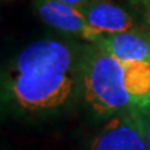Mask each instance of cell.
<instances>
[{"label":"cell","mask_w":150,"mask_h":150,"mask_svg":"<svg viewBox=\"0 0 150 150\" xmlns=\"http://www.w3.org/2000/svg\"><path fill=\"white\" fill-rule=\"evenodd\" d=\"M80 85V56L70 45L40 39L25 46L8 69L4 98L23 114H45L67 105Z\"/></svg>","instance_id":"obj_1"},{"label":"cell","mask_w":150,"mask_h":150,"mask_svg":"<svg viewBox=\"0 0 150 150\" xmlns=\"http://www.w3.org/2000/svg\"><path fill=\"white\" fill-rule=\"evenodd\" d=\"M80 88L86 105L101 118L135 106L125 81L123 62L95 45L80 56Z\"/></svg>","instance_id":"obj_2"},{"label":"cell","mask_w":150,"mask_h":150,"mask_svg":"<svg viewBox=\"0 0 150 150\" xmlns=\"http://www.w3.org/2000/svg\"><path fill=\"white\" fill-rule=\"evenodd\" d=\"M88 150H148L135 116L130 110L108 118L91 138Z\"/></svg>","instance_id":"obj_3"},{"label":"cell","mask_w":150,"mask_h":150,"mask_svg":"<svg viewBox=\"0 0 150 150\" xmlns=\"http://www.w3.org/2000/svg\"><path fill=\"white\" fill-rule=\"evenodd\" d=\"M35 11L46 25L56 30L78 35L91 44L101 38L89 26L81 8L58 0H35Z\"/></svg>","instance_id":"obj_4"},{"label":"cell","mask_w":150,"mask_h":150,"mask_svg":"<svg viewBox=\"0 0 150 150\" xmlns=\"http://www.w3.org/2000/svg\"><path fill=\"white\" fill-rule=\"evenodd\" d=\"M81 10L89 26L100 36L129 31L137 26V21L124 8L108 0H91Z\"/></svg>","instance_id":"obj_5"},{"label":"cell","mask_w":150,"mask_h":150,"mask_svg":"<svg viewBox=\"0 0 150 150\" xmlns=\"http://www.w3.org/2000/svg\"><path fill=\"white\" fill-rule=\"evenodd\" d=\"M120 62H149L150 34L137 29L103 35L95 44Z\"/></svg>","instance_id":"obj_6"},{"label":"cell","mask_w":150,"mask_h":150,"mask_svg":"<svg viewBox=\"0 0 150 150\" xmlns=\"http://www.w3.org/2000/svg\"><path fill=\"white\" fill-rule=\"evenodd\" d=\"M129 110L133 112V115L137 119L140 130L143 133L146 148L148 150H150V99L143 103V104L131 108Z\"/></svg>","instance_id":"obj_7"},{"label":"cell","mask_w":150,"mask_h":150,"mask_svg":"<svg viewBox=\"0 0 150 150\" xmlns=\"http://www.w3.org/2000/svg\"><path fill=\"white\" fill-rule=\"evenodd\" d=\"M133 1L142 6L145 16H146L148 20L150 21V0H133Z\"/></svg>","instance_id":"obj_8"},{"label":"cell","mask_w":150,"mask_h":150,"mask_svg":"<svg viewBox=\"0 0 150 150\" xmlns=\"http://www.w3.org/2000/svg\"><path fill=\"white\" fill-rule=\"evenodd\" d=\"M58 1H62V3L69 4V5L78 6V8H83V6H85L88 3H90L91 0H58Z\"/></svg>","instance_id":"obj_9"},{"label":"cell","mask_w":150,"mask_h":150,"mask_svg":"<svg viewBox=\"0 0 150 150\" xmlns=\"http://www.w3.org/2000/svg\"><path fill=\"white\" fill-rule=\"evenodd\" d=\"M149 63H150V54H149Z\"/></svg>","instance_id":"obj_10"}]
</instances>
